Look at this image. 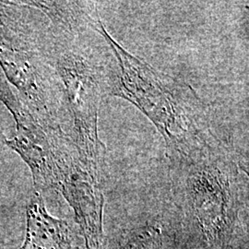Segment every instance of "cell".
<instances>
[{"label":"cell","instance_id":"obj_8","mask_svg":"<svg viewBox=\"0 0 249 249\" xmlns=\"http://www.w3.org/2000/svg\"><path fill=\"white\" fill-rule=\"evenodd\" d=\"M27 6L42 11L50 19L52 30L79 35L97 31L103 22L97 2L90 1H26Z\"/></svg>","mask_w":249,"mask_h":249},{"label":"cell","instance_id":"obj_10","mask_svg":"<svg viewBox=\"0 0 249 249\" xmlns=\"http://www.w3.org/2000/svg\"><path fill=\"white\" fill-rule=\"evenodd\" d=\"M18 2H0V25L19 26V18L22 17L24 5Z\"/></svg>","mask_w":249,"mask_h":249},{"label":"cell","instance_id":"obj_2","mask_svg":"<svg viewBox=\"0 0 249 249\" xmlns=\"http://www.w3.org/2000/svg\"><path fill=\"white\" fill-rule=\"evenodd\" d=\"M99 32L116 57L110 96L137 107L162 136L170 154L185 152L213 133L204 103L189 84L155 70L125 50L110 36L104 22Z\"/></svg>","mask_w":249,"mask_h":249},{"label":"cell","instance_id":"obj_9","mask_svg":"<svg viewBox=\"0 0 249 249\" xmlns=\"http://www.w3.org/2000/svg\"><path fill=\"white\" fill-rule=\"evenodd\" d=\"M161 243L160 228L156 225H145L124 234L116 249H160Z\"/></svg>","mask_w":249,"mask_h":249},{"label":"cell","instance_id":"obj_4","mask_svg":"<svg viewBox=\"0 0 249 249\" xmlns=\"http://www.w3.org/2000/svg\"><path fill=\"white\" fill-rule=\"evenodd\" d=\"M0 68L41 124L63 128L70 114L62 83L45 49V37L38 41L27 34L26 27L0 25Z\"/></svg>","mask_w":249,"mask_h":249},{"label":"cell","instance_id":"obj_3","mask_svg":"<svg viewBox=\"0 0 249 249\" xmlns=\"http://www.w3.org/2000/svg\"><path fill=\"white\" fill-rule=\"evenodd\" d=\"M213 133L183 153L170 154L182 173L185 201L211 242H223L237 216L239 166Z\"/></svg>","mask_w":249,"mask_h":249},{"label":"cell","instance_id":"obj_1","mask_svg":"<svg viewBox=\"0 0 249 249\" xmlns=\"http://www.w3.org/2000/svg\"><path fill=\"white\" fill-rule=\"evenodd\" d=\"M45 49L62 83L72 121L69 136L82 158L103 167L107 148L99 137V110L111 93L116 57L99 29L79 35L51 30Z\"/></svg>","mask_w":249,"mask_h":249},{"label":"cell","instance_id":"obj_5","mask_svg":"<svg viewBox=\"0 0 249 249\" xmlns=\"http://www.w3.org/2000/svg\"><path fill=\"white\" fill-rule=\"evenodd\" d=\"M55 189L71 207L87 249H100L105 196L101 168L82 159L71 138L61 131L55 138Z\"/></svg>","mask_w":249,"mask_h":249},{"label":"cell","instance_id":"obj_6","mask_svg":"<svg viewBox=\"0 0 249 249\" xmlns=\"http://www.w3.org/2000/svg\"><path fill=\"white\" fill-rule=\"evenodd\" d=\"M16 124L12 139L5 142L16 151L31 170L36 191L55 188V134L62 128H48L41 124L23 102L9 110Z\"/></svg>","mask_w":249,"mask_h":249},{"label":"cell","instance_id":"obj_7","mask_svg":"<svg viewBox=\"0 0 249 249\" xmlns=\"http://www.w3.org/2000/svg\"><path fill=\"white\" fill-rule=\"evenodd\" d=\"M26 222L25 238L18 249H74L69 224L48 213L36 190L27 204Z\"/></svg>","mask_w":249,"mask_h":249}]
</instances>
